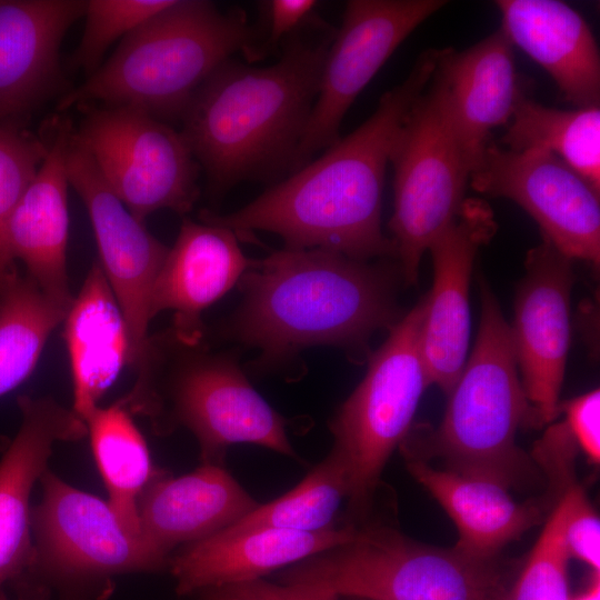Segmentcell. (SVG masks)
Segmentation results:
<instances>
[{"label": "cell", "instance_id": "52a82bcc", "mask_svg": "<svg viewBox=\"0 0 600 600\" xmlns=\"http://www.w3.org/2000/svg\"><path fill=\"white\" fill-rule=\"evenodd\" d=\"M277 580L336 600H501L506 590L493 560L377 524H360L353 539L278 571Z\"/></svg>", "mask_w": 600, "mask_h": 600}, {"label": "cell", "instance_id": "d6a6232c", "mask_svg": "<svg viewBox=\"0 0 600 600\" xmlns=\"http://www.w3.org/2000/svg\"><path fill=\"white\" fill-rule=\"evenodd\" d=\"M174 0H90L86 1L84 29L72 57L73 64L89 72L101 66L108 48L124 38Z\"/></svg>", "mask_w": 600, "mask_h": 600}, {"label": "cell", "instance_id": "8992f818", "mask_svg": "<svg viewBox=\"0 0 600 600\" xmlns=\"http://www.w3.org/2000/svg\"><path fill=\"white\" fill-rule=\"evenodd\" d=\"M481 317L470 357L448 394L442 421L427 436L428 451L447 469L516 488L536 474L518 446L520 428L539 427L521 383L510 326L484 279Z\"/></svg>", "mask_w": 600, "mask_h": 600}, {"label": "cell", "instance_id": "f35d334b", "mask_svg": "<svg viewBox=\"0 0 600 600\" xmlns=\"http://www.w3.org/2000/svg\"><path fill=\"white\" fill-rule=\"evenodd\" d=\"M199 593L203 596L202 597L203 600H243V599H239L233 596H230L219 588L207 589Z\"/></svg>", "mask_w": 600, "mask_h": 600}, {"label": "cell", "instance_id": "74e56055", "mask_svg": "<svg viewBox=\"0 0 600 600\" xmlns=\"http://www.w3.org/2000/svg\"><path fill=\"white\" fill-rule=\"evenodd\" d=\"M599 572H593V579L589 587L580 594L570 598V600H600Z\"/></svg>", "mask_w": 600, "mask_h": 600}, {"label": "cell", "instance_id": "277c9868", "mask_svg": "<svg viewBox=\"0 0 600 600\" xmlns=\"http://www.w3.org/2000/svg\"><path fill=\"white\" fill-rule=\"evenodd\" d=\"M132 390L121 399L157 433L179 427L197 439L201 463L223 464L229 447L250 443L298 459L288 420L253 388L238 353L188 343L169 328L150 336Z\"/></svg>", "mask_w": 600, "mask_h": 600}, {"label": "cell", "instance_id": "f546056e", "mask_svg": "<svg viewBox=\"0 0 600 600\" xmlns=\"http://www.w3.org/2000/svg\"><path fill=\"white\" fill-rule=\"evenodd\" d=\"M348 494L344 468L330 451L293 489L268 503L258 504L221 531L236 533L277 528L313 532L330 529L340 524L338 512Z\"/></svg>", "mask_w": 600, "mask_h": 600}, {"label": "cell", "instance_id": "7402d4cb", "mask_svg": "<svg viewBox=\"0 0 600 600\" xmlns=\"http://www.w3.org/2000/svg\"><path fill=\"white\" fill-rule=\"evenodd\" d=\"M513 48L500 28L466 50L438 49L437 69L447 82L457 134L471 172L490 143L491 131L507 126L527 96Z\"/></svg>", "mask_w": 600, "mask_h": 600}, {"label": "cell", "instance_id": "d6986e66", "mask_svg": "<svg viewBox=\"0 0 600 600\" xmlns=\"http://www.w3.org/2000/svg\"><path fill=\"white\" fill-rule=\"evenodd\" d=\"M81 0H0V126L23 119L57 88L59 50Z\"/></svg>", "mask_w": 600, "mask_h": 600}, {"label": "cell", "instance_id": "6da1fadb", "mask_svg": "<svg viewBox=\"0 0 600 600\" xmlns=\"http://www.w3.org/2000/svg\"><path fill=\"white\" fill-rule=\"evenodd\" d=\"M399 264L360 261L323 249L272 250L250 259L239 279L242 300L222 327L223 337L258 351L252 374L294 380L306 368L300 354L316 346L368 360L369 342L402 318Z\"/></svg>", "mask_w": 600, "mask_h": 600}, {"label": "cell", "instance_id": "8fae6325", "mask_svg": "<svg viewBox=\"0 0 600 600\" xmlns=\"http://www.w3.org/2000/svg\"><path fill=\"white\" fill-rule=\"evenodd\" d=\"M109 188L140 221L193 208L199 164L180 131L140 109L92 108L76 131Z\"/></svg>", "mask_w": 600, "mask_h": 600}, {"label": "cell", "instance_id": "5b68a950", "mask_svg": "<svg viewBox=\"0 0 600 600\" xmlns=\"http://www.w3.org/2000/svg\"><path fill=\"white\" fill-rule=\"evenodd\" d=\"M254 28L238 8L204 0H174L128 36L59 111L102 102L140 109L168 122L181 119L204 80L226 60L252 44Z\"/></svg>", "mask_w": 600, "mask_h": 600}, {"label": "cell", "instance_id": "2e32d148", "mask_svg": "<svg viewBox=\"0 0 600 600\" xmlns=\"http://www.w3.org/2000/svg\"><path fill=\"white\" fill-rule=\"evenodd\" d=\"M497 228L487 202L466 199L454 220L428 249L433 262V284L426 294L420 348L430 386L436 384L446 394L452 390L467 360L473 261Z\"/></svg>", "mask_w": 600, "mask_h": 600}, {"label": "cell", "instance_id": "5bb4252c", "mask_svg": "<svg viewBox=\"0 0 600 600\" xmlns=\"http://www.w3.org/2000/svg\"><path fill=\"white\" fill-rule=\"evenodd\" d=\"M67 173L89 214L99 266L124 316L131 341L130 366L136 368L150 337L151 291L169 247L151 234L109 188L74 130L67 151Z\"/></svg>", "mask_w": 600, "mask_h": 600}, {"label": "cell", "instance_id": "4316f807", "mask_svg": "<svg viewBox=\"0 0 600 600\" xmlns=\"http://www.w3.org/2000/svg\"><path fill=\"white\" fill-rule=\"evenodd\" d=\"M84 422L108 502L130 530L141 533L139 500L166 472L153 466L148 444L121 400L98 406Z\"/></svg>", "mask_w": 600, "mask_h": 600}, {"label": "cell", "instance_id": "ac0fdd59", "mask_svg": "<svg viewBox=\"0 0 600 600\" xmlns=\"http://www.w3.org/2000/svg\"><path fill=\"white\" fill-rule=\"evenodd\" d=\"M360 524L321 531L258 528L219 531L171 556L169 568L180 596L250 582L353 539Z\"/></svg>", "mask_w": 600, "mask_h": 600}, {"label": "cell", "instance_id": "1f68e13d", "mask_svg": "<svg viewBox=\"0 0 600 600\" xmlns=\"http://www.w3.org/2000/svg\"><path fill=\"white\" fill-rule=\"evenodd\" d=\"M48 151V142L22 127L0 126V286L18 270L11 256L9 219L33 180Z\"/></svg>", "mask_w": 600, "mask_h": 600}, {"label": "cell", "instance_id": "4dcf8cb0", "mask_svg": "<svg viewBox=\"0 0 600 600\" xmlns=\"http://www.w3.org/2000/svg\"><path fill=\"white\" fill-rule=\"evenodd\" d=\"M567 503L561 494L514 583L501 600H570L569 553L563 527Z\"/></svg>", "mask_w": 600, "mask_h": 600}, {"label": "cell", "instance_id": "9c48e42d", "mask_svg": "<svg viewBox=\"0 0 600 600\" xmlns=\"http://www.w3.org/2000/svg\"><path fill=\"white\" fill-rule=\"evenodd\" d=\"M390 163L394 201L389 229L402 280L410 286L417 283L424 252L459 213L471 173L448 86L437 68L404 119Z\"/></svg>", "mask_w": 600, "mask_h": 600}, {"label": "cell", "instance_id": "4fadbf2b", "mask_svg": "<svg viewBox=\"0 0 600 600\" xmlns=\"http://www.w3.org/2000/svg\"><path fill=\"white\" fill-rule=\"evenodd\" d=\"M469 182L477 192L512 200L560 252L599 268L600 192L552 153L489 143Z\"/></svg>", "mask_w": 600, "mask_h": 600}, {"label": "cell", "instance_id": "83f0119b", "mask_svg": "<svg viewBox=\"0 0 600 600\" xmlns=\"http://www.w3.org/2000/svg\"><path fill=\"white\" fill-rule=\"evenodd\" d=\"M504 148L552 153L600 191V108L561 110L528 96L517 104L502 137Z\"/></svg>", "mask_w": 600, "mask_h": 600}, {"label": "cell", "instance_id": "44dd1931", "mask_svg": "<svg viewBox=\"0 0 600 600\" xmlns=\"http://www.w3.org/2000/svg\"><path fill=\"white\" fill-rule=\"evenodd\" d=\"M47 154L14 208L7 228L8 244L24 273L57 303L69 308L67 249L69 238L67 151L73 131L67 119L49 128Z\"/></svg>", "mask_w": 600, "mask_h": 600}, {"label": "cell", "instance_id": "7a4b0ae2", "mask_svg": "<svg viewBox=\"0 0 600 600\" xmlns=\"http://www.w3.org/2000/svg\"><path fill=\"white\" fill-rule=\"evenodd\" d=\"M437 54L424 50L374 112L321 156L241 209L202 210L200 221L228 228L244 241L258 230L279 236L288 249H323L360 261L396 258L381 229L386 169L409 110L434 74Z\"/></svg>", "mask_w": 600, "mask_h": 600}, {"label": "cell", "instance_id": "ba28073f", "mask_svg": "<svg viewBox=\"0 0 600 600\" xmlns=\"http://www.w3.org/2000/svg\"><path fill=\"white\" fill-rule=\"evenodd\" d=\"M426 309L424 296L389 331L370 353L364 378L329 422L331 452L348 480L351 518H361L369 509L384 466L411 430L430 386L420 348Z\"/></svg>", "mask_w": 600, "mask_h": 600}, {"label": "cell", "instance_id": "8d00e7d4", "mask_svg": "<svg viewBox=\"0 0 600 600\" xmlns=\"http://www.w3.org/2000/svg\"><path fill=\"white\" fill-rule=\"evenodd\" d=\"M217 588L243 600H336L299 587L273 583L264 579Z\"/></svg>", "mask_w": 600, "mask_h": 600}, {"label": "cell", "instance_id": "3957f363", "mask_svg": "<svg viewBox=\"0 0 600 600\" xmlns=\"http://www.w3.org/2000/svg\"><path fill=\"white\" fill-rule=\"evenodd\" d=\"M334 31L296 36L270 66L229 58L196 91L180 132L213 194L292 172Z\"/></svg>", "mask_w": 600, "mask_h": 600}, {"label": "cell", "instance_id": "d590c367", "mask_svg": "<svg viewBox=\"0 0 600 600\" xmlns=\"http://www.w3.org/2000/svg\"><path fill=\"white\" fill-rule=\"evenodd\" d=\"M560 413L563 414L569 431L578 449L594 464L600 462V390L593 389L587 393L560 402Z\"/></svg>", "mask_w": 600, "mask_h": 600}, {"label": "cell", "instance_id": "cb8c5ba5", "mask_svg": "<svg viewBox=\"0 0 600 600\" xmlns=\"http://www.w3.org/2000/svg\"><path fill=\"white\" fill-rule=\"evenodd\" d=\"M501 29L577 108L599 106L600 56L581 14L562 1L498 0Z\"/></svg>", "mask_w": 600, "mask_h": 600}, {"label": "cell", "instance_id": "484cf974", "mask_svg": "<svg viewBox=\"0 0 600 600\" xmlns=\"http://www.w3.org/2000/svg\"><path fill=\"white\" fill-rule=\"evenodd\" d=\"M404 458L411 476L454 522L459 534L454 548L469 557L493 560L504 546L542 520L541 507L514 501L498 482Z\"/></svg>", "mask_w": 600, "mask_h": 600}, {"label": "cell", "instance_id": "7c38bea8", "mask_svg": "<svg viewBox=\"0 0 600 600\" xmlns=\"http://www.w3.org/2000/svg\"><path fill=\"white\" fill-rule=\"evenodd\" d=\"M446 3L443 0L347 2L341 24L324 56L318 94L292 172L340 138L341 122L359 93L400 43Z\"/></svg>", "mask_w": 600, "mask_h": 600}, {"label": "cell", "instance_id": "ffe728a7", "mask_svg": "<svg viewBox=\"0 0 600 600\" xmlns=\"http://www.w3.org/2000/svg\"><path fill=\"white\" fill-rule=\"evenodd\" d=\"M249 262L232 230L184 218L152 287L151 319L170 310L178 339L202 340L203 311L237 286Z\"/></svg>", "mask_w": 600, "mask_h": 600}, {"label": "cell", "instance_id": "e0dca14e", "mask_svg": "<svg viewBox=\"0 0 600 600\" xmlns=\"http://www.w3.org/2000/svg\"><path fill=\"white\" fill-rule=\"evenodd\" d=\"M20 424L0 459V588L16 581L32 557L31 493L57 442L88 436L86 422L49 397L21 396Z\"/></svg>", "mask_w": 600, "mask_h": 600}, {"label": "cell", "instance_id": "30bf717a", "mask_svg": "<svg viewBox=\"0 0 600 600\" xmlns=\"http://www.w3.org/2000/svg\"><path fill=\"white\" fill-rule=\"evenodd\" d=\"M39 482L41 499L31 508V561L12 582L19 600H40L48 583L86 584L169 567L170 558L130 530L108 500L48 469Z\"/></svg>", "mask_w": 600, "mask_h": 600}, {"label": "cell", "instance_id": "603a6c76", "mask_svg": "<svg viewBox=\"0 0 600 600\" xmlns=\"http://www.w3.org/2000/svg\"><path fill=\"white\" fill-rule=\"evenodd\" d=\"M258 504L223 464L201 463L180 477L166 473L144 490L138 504L140 532L171 558L177 547L226 529Z\"/></svg>", "mask_w": 600, "mask_h": 600}, {"label": "cell", "instance_id": "ab89813d", "mask_svg": "<svg viewBox=\"0 0 600 600\" xmlns=\"http://www.w3.org/2000/svg\"><path fill=\"white\" fill-rule=\"evenodd\" d=\"M0 600H8L6 593L3 592L2 588H0Z\"/></svg>", "mask_w": 600, "mask_h": 600}, {"label": "cell", "instance_id": "e575fe53", "mask_svg": "<svg viewBox=\"0 0 600 600\" xmlns=\"http://www.w3.org/2000/svg\"><path fill=\"white\" fill-rule=\"evenodd\" d=\"M562 496L567 503L563 537L568 553L599 572V517L580 486L569 484Z\"/></svg>", "mask_w": 600, "mask_h": 600}, {"label": "cell", "instance_id": "f1b7e54d", "mask_svg": "<svg viewBox=\"0 0 600 600\" xmlns=\"http://www.w3.org/2000/svg\"><path fill=\"white\" fill-rule=\"evenodd\" d=\"M68 309L19 269L0 286V397L32 373Z\"/></svg>", "mask_w": 600, "mask_h": 600}, {"label": "cell", "instance_id": "836d02e7", "mask_svg": "<svg viewBox=\"0 0 600 600\" xmlns=\"http://www.w3.org/2000/svg\"><path fill=\"white\" fill-rule=\"evenodd\" d=\"M264 31L256 32L244 54L249 62L282 47L296 36L320 23L314 19V0H269L261 3Z\"/></svg>", "mask_w": 600, "mask_h": 600}, {"label": "cell", "instance_id": "9a60e30c", "mask_svg": "<svg viewBox=\"0 0 600 600\" xmlns=\"http://www.w3.org/2000/svg\"><path fill=\"white\" fill-rule=\"evenodd\" d=\"M572 261L542 238L528 251L526 273L517 289L511 340L521 383L539 427L560 414L571 336Z\"/></svg>", "mask_w": 600, "mask_h": 600}, {"label": "cell", "instance_id": "d4e9b609", "mask_svg": "<svg viewBox=\"0 0 600 600\" xmlns=\"http://www.w3.org/2000/svg\"><path fill=\"white\" fill-rule=\"evenodd\" d=\"M63 337L68 350L73 411L84 421L126 364H131L128 326L116 296L94 263L67 311Z\"/></svg>", "mask_w": 600, "mask_h": 600}]
</instances>
